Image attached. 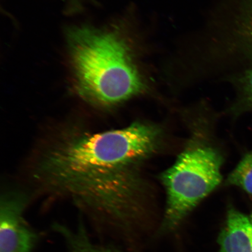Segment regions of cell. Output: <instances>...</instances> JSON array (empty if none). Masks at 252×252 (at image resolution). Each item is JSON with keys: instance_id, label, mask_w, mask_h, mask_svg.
Here are the masks:
<instances>
[{"instance_id": "8", "label": "cell", "mask_w": 252, "mask_h": 252, "mask_svg": "<svg viewBox=\"0 0 252 252\" xmlns=\"http://www.w3.org/2000/svg\"><path fill=\"white\" fill-rule=\"evenodd\" d=\"M226 184L241 188L252 195V151L242 158L228 176Z\"/></svg>"}, {"instance_id": "2", "label": "cell", "mask_w": 252, "mask_h": 252, "mask_svg": "<svg viewBox=\"0 0 252 252\" xmlns=\"http://www.w3.org/2000/svg\"><path fill=\"white\" fill-rule=\"evenodd\" d=\"M136 24L126 15L102 26L67 28L69 78L84 101L112 108L150 93L152 84L143 63L146 46Z\"/></svg>"}, {"instance_id": "4", "label": "cell", "mask_w": 252, "mask_h": 252, "mask_svg": "<svg viewBox=\"0 0 252 252\" xmlns=\"http://www.w3.org/2000/svg\"><path fill=\"white\" fill-rule=\"evenodd\" d=\"M223 157L206 137L195 134L160 176L166 191L163 228L174 229L222 181Z\"/></svg>"}, {"instance_id": "10", "label": "cell", "mask_w": 252, "mask_h": 252, "mask_svg": "<svg viewBox=\"0 0 252 252\" xmlns=\"http://www.w3.org/2000/svg\"><path fill=\"white\" fill-rule=\"evenodd\" d=\"M250 220H251V222H252V214H251V216L250 217Z\"/></svg>"}, {"instance_id": "7", "label": "cell", "mask_w": 252, "mask_h": 252, "mask_svg": "<svg viewBox=\"0 0 252 252\" xmlns=\"http://www.w3.org/2000/svg\"><path fill=\"white\" fill-rule=\"evenodd\" d=\"M224 79L234 86L237 94L230 110L232 114L252 112V65L233 72Z\"/></svg>"}, {"instance_id": "3", "label": "cell", "mask_w": 252, "mask_h": 252, "mask_svg": "<svg viewBox=\"0 0 252 252\" xmlns=\"http://www.w3.org/2000/svg\"><path fill=\"white\" fill-rule=\"evenodd\" d=\"M209 19L188 55L191 70L201 78L221 68L252 65V0H222Z\"/></svg>"}, {"instance_id": "1", "label": "cell", "mask_w": 252, "mask_h": 252, "mask_svg": "<svg viewBox=\"0 0 252 252\" xmlns=\"http://www.w3.org/2000/svg\"><path fill=\"white\" fill-rule=\"evenodd\" d=\"M162 136L159 126L144 122L97 133L69 130L45 151L34 176L70 198L108 238L127 231L136 219L145 187L140 166Z\"/></svg>"}, {"instance_id": "5", "label": "cell", "mask_w": 252, "mask_h": 252, "mask_svg": "<svg viewBox=\"0 0 252 252\" xmlns=\"http://www.w3.org/2000/svg\"><path fill=\"white\" fill-rule=\"evenodd\" d=\"M26 197L18 194L1 197L0 252H32L38 236L25 218Z\"/></svg>"}, {"instance_id": "6", "label": "cell", "mask_w": 252, "mask_h": 252, "mask_svg": "<svg viewBox=\"0 0 252 252\" xmlns=\"http://www.w3.org/2000/svg\"><path fill=\"white\" fill-rule=\"evenodd\" d=\"M219 242L220 252H252V223L250 217L231 208Z\"/></svg>"}, {"instance_id": "9", "label": "cell", "mask_w": 252, "mask_h": 252, "mask_svg": "<svg viewBox=\"0 0 252 252\" xmlns=\"http://www.w3.org/2000/svg\"><path fill=\"white\" fill-rule=\"evenodd\" d=\"M68 9L70 11H80L83 7L84 0H67Z\"/></svg>"}]
</instances>
